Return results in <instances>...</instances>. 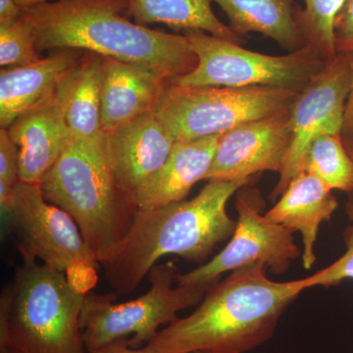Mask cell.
I'll use <instances>...</instances> for the list:
<instances>
[{"instance_id": "cell-1", "label": "cell", "mask_w": 353, "mask_h": 353, "mask_svg": "<svg viewBox=\"0 0 353 353\" xmlns=\"http://www.w3.org/2000/svg\"><path fill=\"white\" fill-rule=\"evenodd\" d=\"M263 264L231 272L206 292L196 310L176 318L141 347L146 353H245L273 338L307 277L277 282Z\"/></svg>"}, {"instance_id": "cell-2", "label": "cell", "mask_w": 353, "mask_h": 353, "mask_svg": "<svg viewBox=\"0 0 353 353\" xmlns=\"http://www.w3.org/2000/svg\"><path fill=\"white\" fill-rule=\"evenodd\" d=\"M128 0H57L23 9L39 51L74 48L141 65L170 80L196 68L185 34L150 29L123 16Z\"/></svg>"}, {"instance_id": "cell-3", "label": "cell", "mask_w": 353, "mask_h": 353, "mask_svg": "<svg viewBox=\"0 0 353 353\" xmlns=\"http://www.w3.org/2000/svg\"><path fill=\"white\" fill-rule=\"evenodd\" d=\"M248 183L208 181L190 201L139 208L126 238L101 264L113 292L132 294L167 255L201 265L208 261L216 246L233 236L236 221L228 214V202Z\"/></svg>"}, {"instance_id": "cell-4", "label": "cell", "mask_w": 353, "mask_h": 353, "mask_svg": "<svg viewBox=\"0 0 353 353\" xmlns=\"http://www.w3.org/2000/svg\"><path fill=\"white\" fill-rule=\"evenodd\" d=\"M39 185L46 201L73 218L101 266L110 259L139 208L109 167L103 136L95 141L72 138Z\"/></svg>"}, {"instance_id": "cell-5", "label": "cell", "mask_w": 353, "mask_h": 353, "mask_svg": "<svg viewBox=\"0 0 353 353\" xmlns=\"http://www.w3.org/2000/svg\"><path fill=\"white\" fill-rule=\"evenodd\" d=\"M85 296L63 272L22 255L0 297V347L10 353H87L81 329Z\"/></svg>"}, {"instance_id": "cell-6", "label": "cell", "mask_w": 353, "mask_h": 353, "mask_svg": "<svg viewBox=\"0 0 353 353\" xmlns=\"http://www.w3.org/2000/svg\"><path fill=\"white\" fill-rule=\"evenodd\" d=\"M174 262L157 264L148 274L150 288L143 296L116 303L115 292L87 294L81 329L88 353L121 340L138 348L157 336L161 325L173 322L181 311L199 305L209 288L176 284Z\"/></svg>"}, {"instance_id": "cell-7", "label": "cell", "mask_w": 353, "mask_h": 353, "mask_svg": "<svg viewBox=\"0 0 353 353\" xmlns=\"http://www.w3.org/2000/svg\"><path fill=\"white\" fill-rule=\"evenodd\" d=\"M197 57L196 68L172 83L181 87H268L301 92L328 61L312 46L285 55L246 50L202 31H185Z\"/></svg>"}, {"instance_id": "cell-8", "label": "cell", "mask_w": 353, "mask_h": 353, "mask_svg": "<svg viewBox=\"0 0 353 353\" xmlns=\"http://www.w3.org/2000/svg\"><path fill=\"white\" fill-rule=\"evenodd\" d=\"M6 214L21 256L28 255L66 274L79 294L97 285L101 264L73 218L44 199L41 185L20 182Z\"/></svg>"}, {"instance_id": "cell-9", "label": "cell", "mask_w": 353, "mask_h": 353, "mask_svg": "<svg viewBox=\"0 0 353 353\" xmlns=\"http://www.w3.org/2000/svg\"><path fill=\"white\" fill-rule=\"evenodd\" d=\"M299 94L268 87H181L171 81L154 112L176 141H192L289 108Z\"/></svg>"}, {"instance_id": "cell-10", "label": "cell", "mask_w": 353, "mask_h": 353, "mask_svg": "<svg viewBox=\"0 0 353 353\" xmlns=\"http://www.w3.org/2000/svg\"><path fill=\"white\" fill-rule=\"evenodd\" d=\"M265 201L261 192L246 185L236 192V229L229 243L213 259L185 274H178L176 284L211 287L221 276L252 264H263L275 275L290 270L301 257L294 232L262 214Z\"/></svg>"}, {"instance_id": "cell-11", "label": "cell", "mask_w": 353, "mask_h": 353, "mask_svg": "<svg viewBox=\"0 0 353 353\" xmlns=\"http://www.w3.org/2000/svg\"><path fill=\"white\" fill-rule=\"evenodd\" d=\"M352 73L350 53H338L296 95L290 106V150L271 199L280 196L301 172L304 157L316 139L341 134Z\"/></svg>"}, {"instance_id": "cell-12", "label": "cell", "mask_w": 353, "mask_h": 353, "mask_svg": "<svg viewBox=\"0 0 353 353\" xmlns=\"http://www.w3.org/2000/svg\"><path fill=\"white\" fill-rule=\"evenodd\" d=\"M290 106L221 134L204 180L250 183L252 176L263 172L280 175L292 141Z\"/></svg>"}, {"instance_id": "cell-13", "label": "cell", "mask_w": 353, "mask_h": 353, "mask_svg": "<svg viewBox=\"0 0 353 353\" xmlns=\"http://www.w3.org/2000/svg\"><path fill=\"white\" fill-rule=\"evenodd\" d=\"M175 143L154 110L103 132L109 167L121 189L131 197L163 166Z\"/></svg>"}, {"instance_id": "cell-14", "label": "cell", "mask_w": 353, "mask_h": 353, "mask_svg": "<svg viewBox=\"0 0 353 353\" xmlns=\"http://www.w3.org/2000/svg\"><path fill=\"white\" fill-rule=\"evenodd\" d=\"M19 152L20 181L41 183L71 141L55 92L6 128Z\"/></svg>"}, {"instance_id": "cell-15", "label": "cell", "mask_w": 353, "mask_h": 353, "mask_svg": "<svg viewBox=\"0 0 353 353\" xmlns=\"http://www.w3.org/2000/svg\"><path fill=\"white\" fill-rule=\"evenodd\" d=\"M170 79L141 65L104 57L102 132H112L154 110Z\"/></svg>"}, {"instance_id": "cell-16", "label": "cell", "mask_w": 353, "mask_h": 353, "mask_svg": "<svg viewBox=\"0 0 353 353\" xmlns=\"http://www.w3.org/2000/svg\"><path fill=\"white\" fill-rule=\"evenodd\" d=\"M339 201L334 190L305 171L299 172L280 196L277 203L265 213L268 219L299 233L305 270L316 262L315 245L323 223L332 219Z\"/></svg>"}, {"instance_id": "cell-17", "label": "cell", "mask_w": 353, "mask_h": 353, "mask_svg": "<svg viewBox=\"0 0 353 353\" xmlns=\"http://www.w3.org/2000/svg\"><path fill=\"white\" fill-rule=\"evenodd\" d=\"M85 51L74 48L51 50L46 57L25 66L0 71V128H8L21 115L50 97L62 77Z\"/></svg>"}, {"instance_id": "cell-18", "label": "cell", "mask_w": 353, "mask_h": 353, "mask_svg": "<svg viewBox=\"0 0 353 353\" xmlns=\"http://www.w3.org/2000/svg\"><path fill=\"white\" fill-rule=\"evenodd\" d=\"M220 137L176 141L163 166L132 196L137 208H154L185 201L192 188L205 178Z\"/></svg>"}, {"instance_id": "cell-19", "label": "cell", "mask_w": 353, "mask_h": 353, "mask_svg": "<svg viewBox=\"0 0 353 353\" xmlns=\"http://www.w3.org/2000/svg\"><path fill=\"white\" fill-rule=\"evenodd\" d=\"M104 57L85 51L62 77L55 95L72 138L95 141L103 136L101 92Z\"/></svg>"}, {"instance_id": "cell-20", "label": "cell", "mask_w": 353, "mask_h": 353, "mask_svg": "<svg viewBox=\"0 0 353 353\" xmlns=\"http://www.w3.org/2000/svg\"><path fill=\"white\" fill-rule=\"evenodd\" d=\"M226 13L232 30L243 38L259 32L292 52L308 46L292 0H214Z\"/></svg>"}, {"instance_id": "cell-21", "label": "cell", "mask_w": 353, "mask_h": 353, "mask_svg": "<svg viewBox=\"0 0 353 353\" xmlns=\"http://www.w3.org/2000/svg\"><path fill=\"white\" fill-rule=\"evenodd\" d=\"M214 0H128V12L139 25L164 24L174 30L202 31L243 44V39L221 22L212 9Z\"/></svg>"}, {"instance_id": "cell-22", "label": "cell", "mask_w": 353, "mask_h": 353, "mask_svg": "<svg viewBox=\"0 0 353 353\" xmlns=\"http://www.w3.org/2000/svg\"><path fill=\"white\" fill-rule=\"evenodd\" d=\"M301 171L315 176L333 190L353 194V158L341 134L316 139L304 157Z\"/></svg>"}, {"instance_id": "cell-23", "label": "cell", "mask_w": 353, "mask_h": 353, "mask_svg": "<svg viewBox=\"0 0 353 353\" xmlns=\"http://www.w3.org/2000/svg\"><path fill=\"white\" fill-rule=\"evenodd\" d=\"M297 19L308 46H312L327 61L336 57L334 26L345 0H303Z\"/></svg>"}, {"instance_id": "cell-24", "label": "cell", "mask_w": 353, "mask_h": 353, "mask_svg": "<svg viewBox=\"0 0 353 353\" xmlns=\"http://www.w3.org/2000/svg\"><path fill=\"white\" fill-rule=\"evenodd\" d=\"M31 22L23 14L10 28L0 30V65L2 68L25 66L41 59Z\"/></svg>"}, {"instance_id": "cell-25", "label": "cell", "mask_w": 353, "mask_h": 353, "mask_svg": "<svg viewBox=\"0 0 353 353\" xmlns=\"http://www.w3.org/2000/svg\"><path fill=\"white\" fill-rule=\"evenodd\" d=\"M345 213L350 220V224L343 233L345 252L329 266L307 277L310 289L334 287L348 279L353 280V196H350L347 202Z\"/></svg>"}, {"instance_id": "cell-26", "label": "cell", "mask_w": 353, "mask_h": 353, "mask_svg": "<svg viewBox=\"0 0 353 353\" xmlns=\"http://www.w3.org/2000/svg\"><path fill=\"white\" fill-rule=\"evenodd\" d=\"M20 182L19 152L6 128L0 129V203L8 210L16 185Z\"/></svg>"}, {"instance_id": "cell-27", "label": "cell", "mask_w": 353, "mask_h": 353, "mask_svg": "<svg viewBox=\"0 0 353 353\" xmlns=\"http://www.w3.org/2000/svg\"><path fill=\"white\" fill-rule=\"evenodd\" d=\"M336 53L353 52V0H345L334 26Z\"/></svg>"}, {"instance_id": "cell-28", "label": "cell", "mask_w": 353, "mask_h": 353, "mask_svg": "<svg viewBox=\"0 0 353 353\" xmlns=\"http://www.w3.org/2000/svg\"><path fill=\"white\" fill-rule=\"evenodd\" d=\"M23 16V8L16 0H0V30L17 23Z\"/></svg>"}, {"instance_id": "cell-29", "label": "cell", "mask_w": 353, "mask_h": 353, "mask_svg": "<svg viewBox=\"0 0 353 353\" xmlns=\"http://www.w3.org/2000/svg\"><path fill=\"white\" fill-rule=\"evenodd\" d=\"M352 55V85H350V92L348 94L347 108H345V120H343V143L345 145H353V52Z\"/></svg>"}, {"instance_id": "cell-30", "label": "cell", "mask_w": 353, "mask_h": 353, "mask_svg": "<svg viewBox=\"0 0 353 353\" xmlns=\"http://www.w3.org/2000/svg\"><path fill=\"white\" fill-rule=\"evenodd\" d=\"M95 353H146L141 348L131 347L128 343V340H121L115 341L106 345L99 352Z\"/></svg>"}, {"instance_id": "cell-31", "label": "cell", "mask_w": 353, "mask_h": 353, "mask_svg": "<svg viewBox=\"0 0 353 353\" xmlns=\"http://www.w3.org/2000/svg\"><path fill=\"white\" fill-rule=\"evenodd\" d=\"M17 3L19 4L23 9L29 8V7L39 6V4L43 3L48 0H16Z\"/></svg>"}, {"instance_id": "cell-32", "label": "cell", "mask_w": 353, "mask_h": 353, "mask_svg": "<svg viewBox=\"0 0 353 353\" xmlns=\"http://www.w3.org/2000/svg\"><path fill=\"white\" fill-rule=\"evenodd\" d=\"M345 148H347V152L350 153V157L353 158V145H345ZM350 196H353V194H350Z\"/></svg>"}, {"instance_id": "cell-33", "label": "cell", "mask_w": 353, "mask_h": 353, "mask_svg": "<svg viewBox=\"0 0 353 353\" xmlns=\"http://www.w3.org/2000/svg\"><path fill=\"white\" fill-rule=\"evenodd\" d=\"M0 353H10L8 352V350L7 348L3 347H0Z\"/></svg>"}]
</instances>
